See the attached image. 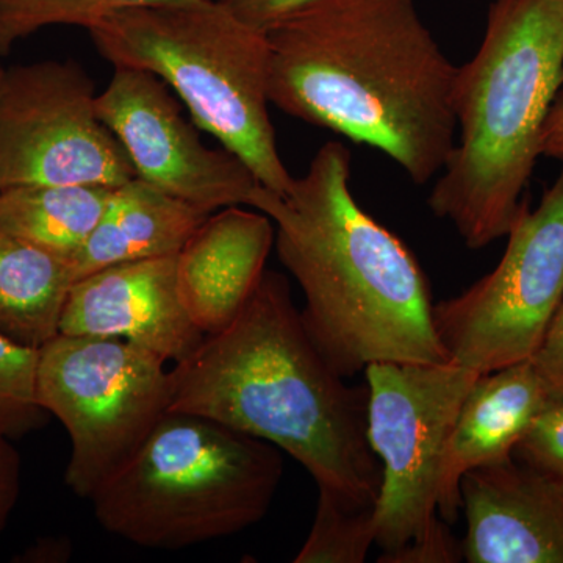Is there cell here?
<instances>
[{"instance_id": "8fae6325", "label": "cell", "mask_w": 563, "mask_h": 563, "mask_svg": "<svg viewBox=\"0 0 563 563\" xmlns=\"http://www.w3.org/2000/svg\"><path fill=\"white\" fill-rule=\"evenodd\" d=\"M96 109L120 140L136 177L174 198L209 213L236 206L266 213L279 196L231 151L206 146L168 85L147 70L114 68Z\"/></svg>"}, {"instance_id": "cb8c5ba5", "label": "cell", "mask_w": 563, "mask_h": 563, "mask_svg": "<svg viewBox=\"0 0 563 563\" xmlns=\"http://www.w3.org/2000/svg\"><path fill=\"white\" fill-rule=\"evenodd\" d=\"M239 20L268 32L321 0H221Z\"/></svg>"}, {"instance_id": "3957f363", "label": "cell", "mask_w": 563, "mask_h": 563, "mask_svg": "<svg viewBox=\"0 0 563 563\" xmlns=\"http://www.w3.org/2000/svg\"><path fill=\"white\" fill-rule=\"evenodd\" d=\"M351 152L320 147L268 214L279 261L306 298L303 322L343 377L376 362L448 363L431 285L406 243L355 201Z\"/></svg>"}, {"instance_id": "52a82bcc", "label": "cell", "mask_w": 563, "mask_h": 563, "mask_svg": "<svg viewBox=\"0 0 563 563\" xmlns=\"http://www.w3.org/2000/svg\"><path fill=\"white\" fill-rule=\"evenodd\" d=\"M38 401L70 442L65 483L91 499L172 409L168 363L121 339L58 333L40 347Z\"/></svg>"}, {"instance_id": "6da1fadb", "label": "cell", "mask_w": 563, "mask_h": 563, "mask_svg": "<svg viewBox=\"0 0 563 563\" xmlns=\"http://www.w3.org/2000/svg\"><path fill=\"white\" fill-rule=\"evenodd\" d=\"M266 33L277 109L383 152L413 184L439 176L457 132V66L417 0H321Z\"/></svg>"}, {"instance_id": "30bf717a", "label": "cell", "mask_w": 563, "mask_h": 563, "mask_svg": "<svg viewBox=\"0 0 563 563\" xmlns=\"http://www.w3.org/2000/svg\"><path fill=\"white\" fill-rule=\"evenodd\" d=\"M95 81L79 63L3 68L0 77V191L35 185L135 179L131 158L96 109Z\"/></svg>"}, {"instance_id": "5b68a950", "label": "cell", "mask_w": 563, "mask_h": 563, "mask_svg": "<svg viewBox=\"0 0 563 563\" xmlns=\"http://www.w3.org/2000/svg\"><path fill=\"white\" fill-rule=\"evenodd\" d=\"M114 68L165 81L202 131L246 163L268 190L285 196L295 177L269 118L268 33L239 20L221 0H176L113 11L90 29Z\"/></svg>"}, {"instance_id": "277c9868", "label": "cell", "mask_w": 563, "mask_h": 563, "mask_svg": "<svg viewBox=\"0 0 563 563\" xmlns=\"http://www.w3.org/2000/svg\"><path fill=\"white\" fill-rule=\"evenodd\" d=\"M562 84L563 0H492L479 49L455 73V143L428 199L470 250L517 220Z\"/></svg>"}, {"instance_id": "484cf974", "label": "cell", "mask_w": 563, "mask_h": 563, "mask_svg": "<svg viewBox=\"0 0 563 563\" xmlns=\"http://www.w3.org/2000/svg\"><path fill=\"white\" fill-rule=\"evenodd\" d=\"M21 492V457L11 440L0 435V536L9 525Z\"/></svg>"}, {"instance_id": "5bb4252c", "label": "cell", "mask_w": 563, "mask_h": 563, "mask_svg": "<svg viewBox=\"0 0 563 563\" xmlns=\"http://www.w3.org/2000/svg\"><path fill=\"white\" fill-rule=\"evenodd\" d=\"M274 236L268 214L225 207L209 214L176 255L181 301L206 335L228 328L250 301Z\"/></svg>"}, {"instance_id": "603a6c76", "label": "cell", "mask_w": 563, "mask_h": 563, "mask_svg": "<svg viewBox=\"0 0 563 563\" xmlns=\"http://www.w3.org/2000/svg\"><path fill=\"white\" fill-rule=\"evenodd\" d=\"M440 518L429 531L395 553L380 555L383 563H455L463 561L462 542H457Z\"/></svg>"}, {"instance_id": "7402d4cb", "label": "cell", "mask_w": 563, "mask_h": 563, "mask_svg": "<svg viewBox=\"0 0 563 563\" xmlns=\"http://www.w3.org/2000/svg\"><path fill=\"white\" fill-rule=\"evenodd\" d=\"M514 459L563 483V395H554L537 415Z\"/></svg>"}, {"instance_id": "9c48e42d", "label": "cell", "mask_w": 563, "mask_h": 563, "mask_svg": "<svg viewBox=\"0 0 563 563\" xmlns=\"http://www.w3.org/2000/svg\"><path fill=\"white\" fill-rule=\"evenodd\" d=\"M368 440L383 465L376 544L401 550L440 520V468L455 418L479 373L455 363L366 366Z\"/></svg>"}, {"instance_id": "8992f818", "label": "cell", "mask_w": 563, "mask_h": 563, "mask_svg": "<svg viewBox=\"0 0 563 563\" xmlns=\"http://www.w3.org/2000/svg\"><path fill=\"white\" fill-rule=\"evenodd\" d=\"M282 474L274 444L169 410L90 501L111 536L150 550H181L261 523Z\"/></svg>"}, {"instance_id": "ac0fdd59", "label": "cell", "mask_w": 563, "mask_h": 563, "mask_svg": "<svg viewBox=\"0 0 563 563\" xmlns=\"http://www.w3.org/2000/svg\"><path fill=\"white\" fill-rule=\"evenodd\" d=\"M113 190L35 185L0 191V229L70 263L101 220Z\"/></svg>"}, {"instance_id": "44dd1931", "label": "cell", "mask_w": 563, "mask_h": 563, "mask_svg": "<svg viewBox=\"0 0 563 563\" xmlns=\"http://www.w3.org/2000/svg\"><path fill=\"white\" fill-rule=\"evenodd\" d=\"M38 347L0 332V435L20 439L46 422L38 401Z\"/></svg>"}, {"instance_id": "f1b7e54d", "label": "cell", "mask_w": 563, "mask_h": 563, "mask_svg": "<svg viewBox=\"0 0 563 563\" xmlns=\"http://www.w3.org/2000/svg\"><path fill=\"white\" fill-rule=\"evenodd\" d=\"M3 68L2 65H0V77H2Z\"/></svg>"}, {"instance_id": "d4e9b609", "label": "cell", "mask_w": 563, "mask_h": 563, "mask_svg": "<svg viewBox=\"0 0 563 563\" xmlns=\"http://www.w3.org/2000/svg\"><path fill=\"white\" fill-rule=\"evenodd\" d=\"M529 361L554 395H563V299Z\"/></svg>"}, {"instance_id": "d6986e66", "label": "cell", "mask_w": 563, "mask_h": 563, "mask_svg": "<svg viewBox=\"0 0 563 563\" xmlns=\"http://www.w3.org/2000/svg\"><path fill=\"white\" fill-rule=\"evenodd\" d=\"M376 544V509L320 493L317 514L295 563H362Z\"/></svg>"}, {"instance_id": "9a60e30c", "label": "cell", "mask_w": 563, "mask_h": 563, "mask_svg": "<svg viewBox=\"0 0 563 563\" xmlns=\"http://www.w3.org/2000/svg\"><path fill=\"white\" fill-rule=\"evenodd\" d=\"M553 396L531 361L477 377L444 448L437 493V514L443 521H457L463 476L514 459L515 446Z\"/></svg>"}, {"instance_id": "ba28073f", "label": "cell", "mask_w": 563, "mask_h": 563, "mask_svg": "<svg viewBox=\"0 0 563 563\" xmlns=\"http://www.w3.org/2000/svg\"><path fill=\"white\" fill-rule=\"evenodd\" d=\"M496 268L433 306L448 357L479 374L529 361L563 299V169L537 209L526 201Z\"/></svg>"}, {"instance_id": "ffe728a7", "label": "cell", "mask_w": 563, "mask_h": 563, "mask_svg": "<svg viewBox=\"0 0 563 563\" xmlns=\"http://www.w3.org/2000/svg\"><path fill=\"white\" fill-rule=\"evenodd\" d=\"M176 0H0V57L18 41L52 25L90 29L113 11Z\"/></svg>"}, {"instance_id": "2e32d148", "label": "cell", "mask_w": 563, "mask_h": 563, "mask_svg": "<svg viewBox=\"0 0 563 563\" xmlns=\"http://www.w3.org/2000/svg\"><path fill=\"white\" fill-rule=\"evenodd\" d=\"M209 214L135 177L114 188L101 220L70 258L74 282L120 263L173 257Z\"/></svg>"}, {"instance_id": "4fadbf2b", "label": "cell", "mask_w": 563, "mask_h": 563, "mask_svg": "<svg viewBox=\"0 0 563 563\" xmlns=\"http://www.w3.org/2000/svg\"><path fill=\"white\" fill-rule=\"evenodd\" d=\"M470 563H563V483L525 463L481 466L463 476Z\"/></svg>"}, {"instance_id": "7a4b0ae2", "label": "cell", "mask_w": 563, "mask_h": 563, "mask_svg": "<svg viewBox=\"0 0 563 563\" xmlns=\"http://www.w3.org/2000/svg\"><path fill=\"white\" fill-rule=\"evenodd\" d=\"M174 412L202 415L265 440L301 463L318 492L376 509L383 465L368 440V387L324 357L266 269L242 312L172 368Z\"/></svg>"}, {"instance_id": "83f0119b", "label": "cell", "mask_w": 563, "mask_h": 563, "mask_svg": "<svg viewBox=\"0 0 563 563\" xmlns=\"http://www.w3.org/2000/svg\"><path fill=\"white\" fill-rule=\"evenodd\" d=\"M70 555V544L62 539H47L44 543L33 544L27 553L22 555L25 562H63Z\"/></svg>"}, {"instance_id": "e0dca14e", "label": "cell", "mask_w": 563, "mask_h": 563, "mask_svg": "<svg viewBox=\"0 0 563 563\" xmlns=\"http://www.w3.org/2000/svg\"><path fill=\"white\" fill-rule=\"evenodd\" d=\"M73 284L68 261L0 229V332L40 350L60 333Z\"/></svg>"}, {"instance_id": "4316f807", "label": "cell", "mask_w": 563, "mask_h": 563, "mask_svg": "<svg viewBox=\"0 0 563 563\" xmlns=\"http://www.w3.org/2000/svg\"><path fill=\"white\" fill-rule=\"evenodd\" d=\"M540 154L563 162V98L555 99L540 136Z\"/></svg>"}, {"instance_id": "7c38bea8", "label": "cell", "mask_w": 563, "mask_h": 563, "mask_svg": "<svg viewBox=\"0 0 563 563\" xmlns=\"http://www.w3.org/2000/svg\"><path fill=\"white\" fill-rule=\"evenodd\" d=\"M60 333L125 340L174 365L207 336L181 301L176 255L120 263L74 282Z\"/></svg>"}]
</instances>
